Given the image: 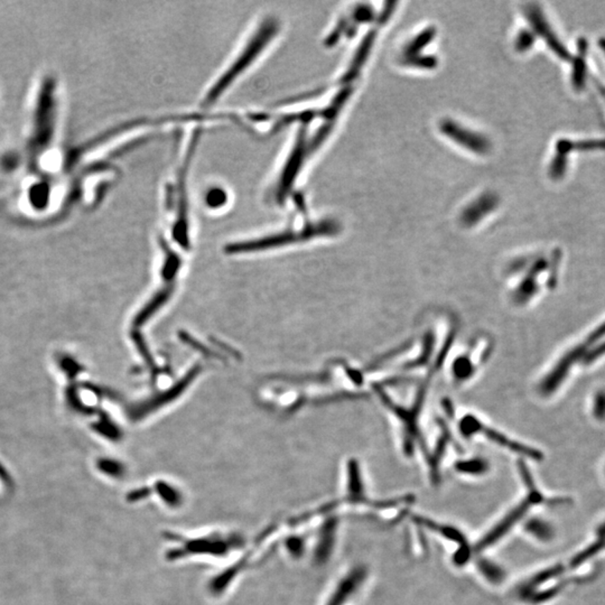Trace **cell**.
Listing matches in <instances>:
<instances>
[{
  "label": "cell",
  "mask_w": 605,
  "mask_h": 605,
  "mask_svg": "<svg viewBox=\"0 0 605 605\" xmlns=\"http://www.w3.org/2000/svg\"><path fill=\"white\" fill-rule=\"evenodd\" d=\"M461 427L462 431H464L465 434L466 433L469 435L475 434V433L477 434H484L489 440H491V442H495L498 445L506 447V449H509L510 451H513V452L522 453L524 455L533 456V459H540V453L533 451V449H529L528 447H522V444L513 443L509 438H504V435L501 434V433H498V431H493V429H488L486 426L481 424L477 418L465 417L464 420H462Z\"/></svg>",
  "instance_id": "277c9868"
},
{
  "label": "cell",
  "mask_w": 605,
  "mask_h": 605,
  "mask_svg": "<svg viewBox=\"0 0 605 605\" xmlns=\"http://www.w3.org/2000/svg\"><path fill=\"white\" fill-rule=\"evenodd\" d=\"M336 524H338L336 519H332L330 522H327L322 529L316 549H315V558L320 563H323L327 558L330 557L334 540H336Z\"/></svg>",
  "instance_id": "52a82bcc"
},
{
  "label": "cell",
  "mask_w": 605,
  "mask_h": 605,
  "mask_svg": "<svg viewBox=\"0 0 605 605\" xmlns=\"http://www.w3.org/2000/svg\"><path fill=\"white\" fill-rule=\"evenodd\" d=\"M180 265V259L174 255V254H170L168 255L167 259H166L165 267H164V276H165L166 278L170 279V277H173L175 273H176L177 267Z\"/></svg>",
  "instance_id": "d6986e66"
},
{
  "label": "cell",
  "mask_w": 605,
  "mask_h": 605,
  "mask_svg": "<svg viewBox=\"0 0 605 605\" xmlns=\"http://www.w3.org/2000/svg\"><path fill=\"white\" fill-rule=\"evenodd\" d=\"M227 201H228V194H227L225 189L219 187V186L211 187L204 195V203H205L207 207H210L213 210H216V209L223 207L227 203Z\"/></svg>",
  "instance_id": "9a60e30c"
},
{
  "label": "cell",
  "mask_w": 605,
  "mask_h": 605,
  "mask_svg": "<svg viewBox=\"0 0 605 605\" xmlns=\"http://www.w3.org/2000/svg\"><path fill=\"white\" fill-rule=\"evenodd\" d=\"M196 134L186 146L183 156L177 165L175 174L166 186L165 205L168 212L174 214L173 222V238L181 246L189 247V195H187V174L192 162L194 148L196 146Z\"/></svg>",
  "instance_id": "7a4b0ae2"
},
{
  "label": "cell",
  "mask_w": 605,
  "mask_h": 605,
  "mask_svg": "<svg viewBox=\"0 0 605 605\" xmlns=\"http://www.w3.org/2000/svg\"><path fill=\"white\" fill-rule=\"evenodd\" d=\"M601 45H602V48H604V52H605V41H604V39H603L602 42H601Z\"/></svg>",
  "instance_id": "ffe728a7"
},
{
  "label": "cell",
  "mask_w": 605,
  "mask_h": 605,
  "mask_svg": "<svg viewBox=\"0 0 605 605\" xmlns=\"http://www.w3.org/2000/svg\"><path fill=\"white\" fill-rule=\"evenodd\" d=\"M480 572L489 582H491L492 584H499L504 581V569L500 566H498L497 564L492 563L490 560H481L478 564Z\"/></svg>",
  "instance_id": "5bb4252c"
},
{
  "label": "cell",
  "mask_w": 605,
  "mask_h": 605,
  "mask_svg": "<svg viewBox=\"0 0 605 605\" xmlns=\"http://www.w3.org/2000/svg\"><path fill=\"white\" fill-rule=\"evenodd\" d=\"M170 291H163V293L158 294L155 298H154L152 302L148 304V305L145 307L139 315L137 316V320H136V324H144V322H146L148 318L154 314V313L156 312L157 309L163 306V304L167 300L168 297H170Z\"/></svg>",
  "instance_id": "2e32d148"
},
{
  "label": "cell",
  "mask_w": 605,
  "mask_h": 605,
  "mask_svg": "<svg viewBox=\"0 0 605 605\" xmlns=\"http://www.w3.org/2000/svg\"><path fill=\"white\" fill-rule=\"evenodd\" d=\"M155 491L159 500L171 509L181 508L184 504V493L181 489L166 481H158L155 483Z\"/></svg>",
  "instance_id": "9c48e42d"
},
{
  "label": "cell",
  "mask_w": 605,
  "mask_h": 605,
  "mask_svg": "<svg viewBox=\"0 0 605 605\" xmlns=\"http://www.w3.org/2000/svg\"><path fill=\"white\" fill-rule=\"evenodd\" d=\"M488 469L486 461L480 459L470 460V461L461 462L456 464V470L462 473L466 474H482Z\"/></svg>",
  "instance_id": "e0dca14e"
},
{
  "label": "cell",
  "mask_w": 605,
  "mask_h": 605,
  "mask_svg": "<svg viewBox=\"0 0 605 605\" xmlns=\"http://www.w3.org/2000/svg\"><path fill=\"white\" fill-rule=\"evenodd\" d=\"M196 369L192 370V371L189 372V375L185 376L183 380L181 381L180 384H177L176 386L173 387L171 390H168L165 393H163L162 396H158V397H155L154 399H150L146 404H143V406H139L138 407L137 413H134V416L137 417H143L147 413H150V411H154V409H157V408L162 407L163 404H165L166 402H171L173 399L176 398L180 396L181 393H183L184 390H185L187 384H189V382L193 380V378H194L195 373H196Z\"/></svg>",
  "instance_id": "8992f818"
},
{
  "label": "cell",
  "mask_w": 605,
  "mask_h": 605,
  "mask_svg": "<svg viewBox=\"0 0 605 605\" xmlns=\"http://www.w3.org/2000/svg\"><path fill=\"white\" fill-rule=\"evenodd\" d=\"M285 548L287 549L288 553L291 555V557L297 558L302 556L305 549L306 542L302 537L293 536L289 537L286 542H285Z\"/></svg>",
  "instance_id": "ac0fdd59"
},
{
  "label": "cell",
  "mask_w": 605,
  "mask_h": 605,
  "mask_svg": "<svg viewBox=\"0 0 605 605\" xmlns=\"http://www.w3.org/2000/svg\"><path fill=\"white\" fill-rule=\"evenodd\" d=\"M96 469L100 473L114 480H121L126 477V466L118 460L103 458L96 463Z\"/></svg>",
  "instance_id": "4fadbf2b"
},
{
  "label": "cell",
  "mask_w": 605,
  "mask_h": 605,
  "mask_svg": "<svg viewBox=\"0 0 605 605\" xmlns=\"http://www.w3.org/2000/svg\"><path fill=\"white\" fill-rule=\"evenodd\" d=\"M175 542H178L174 554L172 558L202 557H225L232 551H237L243 546L241 537L234 533H213L203 536L189 537V540H180L177 537Z\"/></svg>",
  "instance_id": "3957f363"
},
{
  "label": "cell",
  "mask_w": 605,
  "mask_h": 605,
  "mask_svg": "<svg viewBox=\"0 0 605 605\" xmlns=\"http://www.w3.org/2000/svg\"><path fill=\"white\" fill-rule=\"evenodd\" d=\"M282 30L280 21L273 16H268L258 21L250 32L246 41L229 63L222 70L214 81L209 85L202 99V107L210 108L220 101L222 96L237 83L243 75L266 53Z\"/></svg>",
  "instance_id": "6da1fadb"
},
{
  "label": "cell",
  "mask_w": 605,
  "mask_h": 605,
  "mask_svg": "<svg viewBox=\"0 0 605 605\" xmlns=\"http://www.w3.org/2000/svg\"><path fill=\"white\" fill-rule=\"evenodd\" d=\"M605 150V139H587V141H560L557 145L560 153L568 154L572 150Z\"/></svg>",
  "instance_id": "7c38bea8"
},
{
  "label": "cell",
  "mask_w": 605,
  "mask_h": 605,
  "mask_svg": "<svg viewBox=\"0 0 605 605\" xmlns=\"http://www.w3.org/2000/svg\"><path fill=\"white\" fill-rule=\"evenodd\" d=\"M367 572L365 567H356L339 582L325 605H345L361 586Z\"/></svg>",
  "instance_id": "5b68a950"
},
{
  "label": "cell",
  "mask_w": 605,
  "mask_h": 605,
  "mask_svg": "<svg viewBox=\"0 0 605 605\" xmlns=\"http://www.w3.org/2000/svg\"><path fill=\"white\" fill-rule=\"evenodd\" d=\"M348 495L350 504H362L367 501L360 469L354 462L349 463L348 466Z\"/></svg>",
  "instance_id": "30bf717a"
},
{
  "label": "cell",
  "mask_w": 605,
  "mask_h": 605,
  "mask_svg": "<svg viewBox=\"0 0 605 605\" xmlns=\"http://www.w3.org/2000/svg\"><path fill=\"white\" fill-rule=\"evenodd\" d=\"M586 48V41L581 39L578 43V54L574 60V66H573L572 81L576 90H581L582 88L584 87L585 74H586V61H585Z\"/></svg>",
  "instance_id": "8fae6325"
},
{
  "label": "cell",
  "mask_w": 605,
  "mask_h": 605,
  "mask_svg": "<svg viewBox=\"0 0 605 605\" xmlns=\"http://www.w3.org/2000/svg\"><path fill=\"white\" fill-rule=\"evenodd\" d=\"M531 19L533 25L537 28H540L546 41L548 42L549 46L557 53L558 57H562L563 60H569V57H571L569 52L567 51L566 48H564L563 44L558 41L557 37H555L548 25L546 24V21H544V17L540 15V12H537V10H531Z\"/></svg>",
  "instance_id": "ba28073f"
}]
</instances>
